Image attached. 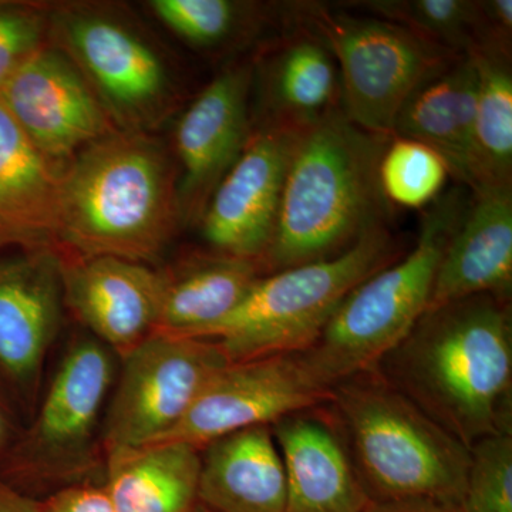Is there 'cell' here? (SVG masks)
I'll use <instances>...</instances> for the list:
<instances>
[{
  "label": "cell",
  "mask_w": 512,
  "mask_h": 512,
  "mask_svg": "<svg viewBox=\"0 0 512 512\" xmlns=\"http://www.w3.org/2000/svg\"><path fill=\"white\" fill-rule=\"evenodd\" d=\"M160 276L157 332L198 338L235 311L264 271L258 261L211 252L192 255Z\"/></svg>",
  "instance_id": "obj_23"
},
{
  "label": "cell",
  "mask_w": 512,
  "mask_h": 512,
  "mask_svg": "<svg viewBox=\"0 0 512 512\" xmlns=\"http://www.w3.org/2000/svg\"><path fill=\"white\" fill-rule=\"evenodd\" d=\"M296 18L318 33L335 57L345 116L380 136L392 137L397 116L414 90L461 56L376 16L302 3L296 6Z\"/></svg>",
  "instance_id": "obj_7"
},
{
  "label": "cell",
  "mask_w": 512,
  "mask_h": 512,
  "mask_svg": "<svg viewBox=\"0 0 512 512\" xmlns=\"http://www.w3.org/2000/svg\"><path fill=\"white\" fill-rule=\"evenodd\" d=\"M379 177L389 204L419 210L439 198L450 173L436 151L409 138L392 137L383 153Z\"/></svg>",
  "instance_id": "obj_28"
},
{
  "label": "cell",
  "mask_w": 512,
  "mask_h": 512,
  "mask_svg": "<svg viewBox=\"0 0 512 512\" xmlns=\"http://www.w3.org/2000/svg\"><path fill=\"white\" fill-rule=\"evenodd\" d=\"M254 79H258L261 109L258 126L301 133L340 107L335 57L322 37L301 20L254 64Z\"/></svg>",
  "instance_id": "obj_19"
},
{
  "label": "cell",
  "mask_w": 512,
  "mask_h": 512,
  "mask_svg": "<svg viewBox=\"0 0 512 512\" xmlns=\"http://www.w3.org/2000/svg\"><path fill=\"white\" fill-rule=\"evenodd\" d=\"M390 138L356 126L342 107L299 134L261 259L264 275L335 258L386 227L390 204L379 170Z\"/></svg>",
  "instance_id": "obj_2"
},
{
  "label": "cell",
  "mask_w": 512,
  "mask_h": 512,
  "mask_svg": "<svg viewBox=\"0 0 512 512\" xmlns=\"http://www.w3.org/2000/svg\"><path fill=\"white\" fill-rule=\"evenodd\" d=\"M399 254L386 225L335 258L261 276L235 311L198 338L217 342L229 363L305 352L346 296Z\"/></svg>",
  "instance_id": "obj_6"
},
{
  "label": "cell",
  "mask_w": 512,
  "mask_h": 512,
  "mask_svg": "<svg viewBox=\"0 0 512 512\" xmlns=\"http://www.w3.org/2000/svg\"><path fill=\"white\" fill-rule=\"evenodd\" d=\"M47 42V10L0 2V89Z\"/></svg>",
  "instance_id": "obj_30"
},
{
  "label": "cell",
  "mask_w": 512,
  "mask_h": 512,
  "mask_svg": "<svg viewBox=\"0 0 512 512\" xmlns=\"http://www.w3.org/2000/svg\"><path fill=\"white\" fill-rule=\"evenodd\" d=\"M114 359L116 355L93 336L74 340L35 420L10 454L13 480L55 491L84 483L97 464V431L113 389Z\"/></svg>",
  "instance_id": "obj_9"
},
{
  "label": "cell",
  "mask_w": 512,
  "mask_h": 512,
  "mask_svg": "<svg viewBox=\"0 0 512 512\" xmlns=\"http://www.w3.org/2000/svg\"><path fill=\"white\" fill-rule=\"evenodd\" d=\"M372 503L463 501L470 450L377 369L342 380L325 404Z\"/></svg>",
  "instance_id": "obj_4"
},
{
  "label": "cell",
  "mask_w": 512,
  "mask_h": 512,
  "mask_svg": "<svg viewBox=\"0 0 512 512\" xmlns=\"http://www.w3.org/2000/svg\"><path fill=\"white\" fill-rule=\"evenodd\" d=\"M148 8L174 35L201 50H224L256 35L268 8L237 0H151Z\"/></svg>",
  "instance_id": "obj_27"
},
{
  "label": "cell",
  "mask_w": 512,
  "mask_h": 512,
  "mask_svg": "<svg viewBox=\"0 0 512 512\" xmlns=\"http://www.w3.org/2000/svg\"><path fill=\"white\" fill-rule=\"evenodd\" d=\"M271 427L285 467V512H366L372 501L325 404Z\"/></svg>",
  "instance_id": "obj_18"
},
{
  "label": "cell",
  "mask_w": 512,
  "mask_h": 512,
  "mask_svg": "<svg viewBox=\"0 0 512 512\" xmlns=\"http://www.w3.org/2000/svg\"><path fill=\"white\" fill-rule=\"evenodd\" d=\"M121 362L119 383L103 421L104 460L163 439L229 363L214 340L161 332Z\"/></svg>",
  "instance_id": "obj_10"
},
{
  "label": "cell",
  "mask_w": 512,
  "mask_h": 512,
  "mask_svg": "<svg viewBox=\"0 0 512 512\" xmlns=\"http://www.w3.org/2000/svg\"><path fill=\"white\" fill-rule=\"evenodd\" d=\"M476 99L473 57L457 56L414 90L397 116L392 137L409 138L436 151L451 177L476 191Z\"/></svg>",
  "instance_id": "obj_20"
},
{
  "label": "cell",
  "mask_w": 512,
  "mask_h": 512,
  "mask_svg": "<svg viewBox=\"0 0 512 512\" xmlns=\"http://www.w3.org/2000/svg\"><path fill=\"white\" fill-rule=\"evenodd\" d=\"M8 389L9 384L0 375V451L9 443L13 433V410L10 406Z\"/></svg>",
  "instance_id": "obj_34"
},
{
  "label": "cell",
  "mask_w": 512,
  "mask_h": 512,
  "mask_svg": "<svg viewBox=\"0 0 512 512\" xmlns=\"http://www.w3.org/2000/svg\"><path fill=\"white\" fill-rule=\"evenodd\" d=\"M191 512H211L204 507V505L198 504L197 507L194 508Z\"/></svg>",
  "instance_id": "obj_35"
},
{
  "label": "cell",
  "mask_w": 512,
  "mask_h": 512,
  "mask_svg": "<svg viewBox=\"0 0 512 512\" xmlns=\"http://www.w3.org/2000/svg\"><path fill=\"white\" fill-rule=\"evenodd\" d=\"M468 55L473 57L477 72L478 188L512 184L511 52L480 47Z\"/></svg>",
  "instance_id": "obj_25"
},
{
  "label": "cell",
  "mask_w": 512,
  "mask_h": 512,
  "mask_svg": "<svg viewBox=\"0 0 512 512\" xmlns=\"http://www.w3.org/2000/svg\"><path fill=\"white\" fill-rule=\"evenodd\" d=\"M57 249L0 259V375L25 400L39 389L63 318Z\"/></svg>",
  "instance_id": "obj_16"
},
{
  "label": "cell",
  "mask_w": 512,
  "mask_h": 512,
  "mask_svg": "<svg viewBox=\"0 0 512 512\" xmlns=\"http://www.w3.org/2000/svg\"><path fill=\"white\" fill-rule=\"evenodd\" d=\"M59 258L64 308L116 357L157 332L160 271L116 256L59 251Z\"/></svg>",
  "instance_id": "obj_15"
},
{
  "label": "cell",
  "mask_w": 512,
  "mask_h": 512,
  "mask_svg": "<svg viewBox=\"0 0 512 512\" xmlns=\"http://www.w3.org/2000/svg\"><path fill=\"white\" fill-rule=\"evenodd\" d=\"M366 512H470L463 501L413 498V500L370 503Z\"/></svg>",
  "instance_id": "obj_32"
},
{
  "label": "cell",
  "mask_w": 512,
  "mask_h": 512,
  "mask_svg": "<svg viewBox=\"0 0 512 512\" xmlns=\"http://www.w3.org/2000/svg\"><path fill=\"white\" fill-rule=\"evenodd\" d=\"M512 288V184L471 191L448 242L431 291L429 309L490 295L510 299Z\"/></svg>",
  "instance_id": "obj_17"
},
{
  "label": "cell",
  "mask_w": 512,
  "mask_h": 512,
  "mask_svg": "<svg viewBox=\"0 0 512 512\" xmlns=\"http://www.w3.org/2000/svg\"><path fill=\"white\" fill-rule=\"evenodd\" d=\"M332 389L311 375L299 353L228 363L198 394L188 412L157 443L204 448L256 426H272L291 414L329 402Z\"/></svg>",
  "instance_id": "obj_11"
},
{
  "label": "cell",
  "mask_w": 512,
  "mask_h": 512,
  "mask_svg": "<svg viewBox=\"0 0 512 512\" xmlns=\"http://www.w3.org/2000/svg\"><path fill=\"white\" fill-rule=\"evenodd\" d=\"M0 247H3L2 242H0Z\"/></svg>",
  "instance_id": "obj_36"
},
{
  "label": "cell",
  "mask_w": 512,
  "mask_h": 512,
  "mask_svg": "<svg viewBox=\"0 0 512 512\" xmlns=\"http://www.w3.org/2000/svg\"><path fill=\"white\" fill-rule=\"evenodd\" d=\"M40 503L42 512H116L103 485L87 481L60 488Z\"/></svg>",
  "instance_id": "obj_31"
},
{
  "label": "cell",
  "mask_w": 512,
  "mask_h": 512,
  "mask_svg": "<svg viewBox=\"0 0 512 512\" xmlns=\"http://www.w3.org/2000/svg\"><path fill=\"white\" fill-rule=\"evenodd\" d=\"M0 101L29 140L57 163H69L117 131L80 70L49 42L0 89Z\"/></svg>",
  "instance_id": "obj_14"
},
{
  "label": "cell",
  "mask_w": 512,
  "mask_h": 512,
  "mask_svg": "<svg viewBox=\"0 0 512 512\" xmlns=\"http://www.w3.org/2000/svg\"><path fill=\"white\" fill-rule=\"evenodd\" d=\"M350 5L412 30L454 55L488 46L481 0H365Z\"/></svg>",
  "instance_id": "obj_26"
},
{
  "label": "cell",
  "mask_w": 512,
  "mask_h": 512,
  "mask_svg": "<svg viewBox=\"0 0 512 512\" xmlns=\"http://www.w3.org/2000/svg\"><path fill=\"white\" fill-rule=\"evenodd\" d=\"M0 512H42V503L0 477Z\"/></svg>",
  "instance_id": "obj_33"
},
{
  "label": "cell",
  "mask_w": 512,
  "mask_h": 512,
  "mask_svg": "<svg viewBox=\"0 0 512 512\" xmlns=\"http://www.w3.org/2000/svg\"><path fill=\"white\" fill-rule=\"evenodd\" d=\"M254 63L225 67L191 101L174 133L180 224L200 222L212 192L247 146Z\"/></svg>",
  "instance_id": "obj_12"
},
{
  "label": "cell",
  "mask_w": 512,
  "mask_h": 512,
  "mask_svg": "<svg viewBox=\"0 0 512 512\" xmlns=\"http://www.w3.org/2000/svg\"><path fill=\"white\" fill-rule=\"evenodd\" d=\"M47 40L80 70L117 130L151 134L173 111L177 90L167 64L117 13L59 6L47 12Z\"/></svg>",
  "instance_id": "obj_8"
},
{
  "label": "cell",
  "mask_w": 512,
  "mask_h": 512,
  "mask_svg": "<svg viewBox=\"0 0 512 512\" xmlns=\"http://www.w3.org/2000/svg\"><path fill=\"white\" fill-rule=\"evenodd\" d=\"M301 133L254 126L198 222L212 252L261 264L274 237L286 171Z\"/></svg>",
  "instance_id": "obj_13"
},
{
  "label": "cell",
  "mask_w": 512,
  "mask_h": 512,
  "mask_svg": "<svg viewBox=\"0 0 512 512\" xmlns=\"http://www.w3.org/2000/svg\"><path fill=\"white\" fill-rule=\"evenodd\" d=\"M376 369L468 450L512 434L510 299L483 293L429 309Z\"/></svg>",
  "instance_id": "obj_1"
},
{
  "label": "cell",
  "mask_w": 512,
  "mask_h": 512,
  "mask_svg": "<svg viewBox=\"0 0 512 512\" xmlns=\"http://www.w3.org/2000/svg\"><path fill=\"white\" fill-rule=\"evenodd\" d=\"M466 190L437 198L424 214L414 247L357 285L311 348L299 353L311 375L332 389L376 369L429 308L434 279L466 211Z\"/></svg>",
  "instance_id": "obj_5"
},
{
  "label": "cell",
  "mask_w": 512,
  "mask_h": 512,
  "mask_svg": "<svg viewBox=\"0 0 512 512\" xmlns=\"http://www.w3.org/2000/svg\"><path fill=\"white\" fill-rule=\"evenodd\" d=\"M200 473V448L158 443L106 458L101 485L116 512H191Z\"/></svg>",
  "instance_id": "obj_24"
},
{
  "label": "cell",
  "mask_w": 512,
  "mask_h": 512,
  "mask_svg": "<svg viewBox=\"0 0 512 512\" xmlns=\"http://www.w3.org/2000/svg\"><path fill=\"white\" fill-rule=\"evenodd\" d=\"M23 133L0 101V242L57 249L64 168Z\"/></svg>",
  "instance_id": "obj_21"
},
{
  "label": "cell",
  "mask_w": 512,
  "mask_h": 512,
  "mask_svg": "<svg viewBox=\"0 0 512 512\" xmlns=\"http://www.w3.org/2000/svg\"><path fill=\"white\" fill-rule=\"evenodd\" d=\"M464 504L470 512H512V434L471 446Z\"/></svg>",
  "instance_id": "obj_29"
},
{
  "label": "cell",
  "mask_w": 512,
  "mask_h": 512,
  "mask_svg": "<svg viewBox=\"0 0 512 512\" xmlns=\"http://www.w3.org/2000/svg\"><path fill=\"white\" fill-rule=\"evenodd\" d=\"M198 500L211 512H285L286 476L271 426L201 448Z\"/></svg>",
  "instance_id": "obj_22"
},
{
  "label": "cell",
  "mask_w": 512,
  "mask_h": 512,
  "mask_svg": "<svg viewBox=\"0 0 512 512\" xmlns=\"http://www.w3.org/2000/svg\"><path fill=\"white\" fill-rule=\"evenodd\" d=\"M178 225L177 165L150 133L113 131L64 168L57 251L151 265Z\"/></svg>",
  "instance_id": "obj_3"
}]
</instances>
